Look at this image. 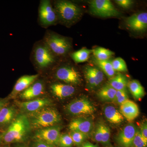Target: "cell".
Wrapping results in <instances>:
<instances>
[{"mask_svg":"<svg viewBox=\"0 0 147 147\" xmlns=\"http://www.w3.org/2000/svg\"><path fill=\"white\" fill-rule=\"evenodd\" d=\"M30 60L40 76L48 74L60 61L50 51L42 39L34 44Z\"/></svg>","mask_w":147,"mask_h":147,"instance_id":"1","label":"cell"},{"mask_svg":"<svg viewBox=\"0 0 147 147\" xmlns=\"http://www.w3.org/2000/svg\"><path fill=\"white\" fill-rule=\"evenodd\" d=\"M57 16L58 23L70 27L76 23L82 14L81 7L75 3L66 0L52 1Z\"/></svg>","mask_w":147,"mask_h":147,"instance_id":"2","label":"cell"},{"mask_svg":"<svg viewBox=\"0 0 147 147\" xmlns=\"http://www.w3.org/2000/svg\"><path fill=\"white\" fill-rule=\"evenodd\" d=\"M50 51L59 59L64 58L71 54L72 43L70 38L47 30L42 38Z\"/></svg>","mask_w":147,"mask_h":147,"instance_id":"3","label":"cell"},{"mask_svg":"<svg viewBox=\"0 0 147 147\" xmlns=\"http://www.w3.org/2000/svg\"><path fill=\"white\" fill-rule=\"evenodd\" d=\"M30 127L27 116L19 115L12 121L3 134V140L6 144L24 141L26 139Z\"/></svg>","mask_w":147,"mask_h":147,"instance_id":"4","label":"cell"},{"mask_svg":"<svg viewBox=\"0 0 147 147\" xmlns=\"http://www.w3.org/2000/svg\"><path fill=\"white\" fill-rule=\"evenodd\" d=\"M27 117L30 126L39 129L56 125L61 121V115L57 111L48 107L29 113Z\"/></svg>","mask_w":147,"mask_h":147,"instance_id":"5","label":"cell"},{"mask_svg":"<svg viewBox=\"0 0 147 147\" xmlns=\"http://www.w3.org/2000/svg\"><path fill=\"white\" fill-rule=\"evenodd\" d=\"M48 74L65 84L72 86L79 85L82 82L81 75L74 66L60 61Z\"/></svg>","mask_w":147,"mask_h":147,"instance_id":"6","label":"cell"},{"mask_svg":"<svg viewBox=\"0 0 147 147\" xmlns=\"http://www.w3.org/2000/svg\"><path fill=\"white\" fill-rule=\"evenodd\" d=\"M38 23L40 27L45 29L58 24L57 16L53 7L52 1H40Z\"/></svg>","mask_w":147,"mask_h":147,"instance_id":"7","label":"cell"},{"mask_svg":"<svg viewBox=\"0 0 147 147\" xmlns=\"http://www.w3.org/2000/svg\"><path fill=\"white\" fill-rule=\"evenodd\" d=\"M89 3L90 11L92 14L100 17H117L121 13L109 0H93Z\"/></svg>","mask_w":147,"mask_h":147,"instance_id":"8","label":"cell"},{"mask_svg":"<svg viewBox=\"0 0 147 147\" xmlns=\"http://www.w3.org/2000/svg\"><path fill=\"white\" fill-rule=\"evenodd\" d=\"M65 110L72 115L88 116L94 114L96 108L88 98L84 97L69 102L66 105Z\"/></svg>","mask_w":147,"mask_h":147,"instance_id":"9","label":"cell"},{"mask_svg":"<svg viewBox=\"0 0 147 147\" xmlns=\"http://www.w3.org/2000/svg\"><path fill=\"white\" fill-rule=\"evenodd\" d=\"M46 84L45 79L40 75L32 84L18 95L20 98L25 100H31L42 96L46 91Z\"/></svg>","mask_w":147,"mask_h":147,"instance_id":"10","label":"cell"},{"mask_svg":"<svg viewBox=\"0 0 147 147\" xmlns=\"http://www.w3.org/2000/svg\"><path fill=\"white\" fill-rule=\"evenodd\" d=\"M60 129L57 125L41 129L37 131L34 137L36 140L42 141L52 146L58 145L61 135Z\"/></svg>","mask_w":147,"mask_h":147,"instance_id":"11","label":"cell"},{"mask_svg":"<svg viewBox=\"0 0 147 147\" xmlns=\"http://www.w3.org/2000/svg\"><path fill=\"white\" fill-rule=\"evenodd\" d=\"M138 130L133 124L125 125L116 137V142L119 147H132L133 139Z\"/></svg>","mask_w":147,"mask_h":147,"instance_id":"12","label":"cell"},{"mask_svg":"<svg viewBox=\"0 0 147 147\" xmlns=\"http://www.w3.org/2000/svg\"><path fill=\"white\" fill-rule=\"evenodd\" d=\"M48 89L51 93L60 99L66 98L74 94L75 88L72 85L59 82L49 83Z\"/></svg>","mask_w":147,"mask_h":147,"instance_id":"13","label":"cell"},{"mask_svg":"<svg viewBox=\"0 0 147 147\" xmlns=\"http://www.w3.org/2000/svg\"><path fill=\"white\" fill-rule=\"evenodd\" d=\"M127 27L135 32H143L147 28V13H135L129 16L126 21Z\"/></svg>","mask_w":147,"mask_h":147,"instance_id":"14","label":"cell"},{"mask_svg":"<svg viewBox=\"0 0 147 147\" xmlns=\"http://www.w3.org/2000/svg\"><path fill=\"white\" fill-rule=\"evenodd\" d=\"M69 128L71 131H79L88 136L93 130L94 125L90 119L80 117L71 121L69 125Z\"/></svg>","mask_w":147,"mask_h":147,"instance_id":"15","label":"cell"},{"mask_svg":"<svg viewBox=\"0 0 147 147\" xmlns=\"http://www.w3.org/2000/svg\"><path fill=\"white\" fill-rule=\"evenodd\" d=\"M39 74L25 75L21 76L16 81L9 97L14 98L26 89L38 78Z\"/></svg>","mask_w":147,"mask_h":147,"instance_id":"16","label":"cell"},{"mask_svg":"<svg viewBox=\"0 0 147 147\" xmlns=\"http://www.w3.org/2000/svg\"><path fill=\"white\" fill-rule=\"evenodd\" d=\"M18 103L22 110L30 113L48 107L51 105V102L48 98H36L34 100L19 102Z\"/></svg>","mask_w":147,"mask_h":147,"instance_id":"17","label":"cell"},{"mask_svg":"<svg viewBox=\"0 0 147 147\" xmlns=\"http://www.w3.org/2000/svg\"><path fill=\"white\" fill-rule=\"evenodd\" d=\"M119 111L123 117L128 121L134 120L139 114L138 105L134 101L129 99L121 104Z\"/></svg>","mask_w":147,"mask_h":147,"instance_id":"18","label":"cell"},{"mask_svg":"<svg viewBox=\"0 0 147 147\" xmlns=\"http://www.w3.org/2000/svg\"><path fill=\"white\" fill-rule=\"evenodd\" d=\"M104 114L107 120L112 123H121L124 119L120 111L112 105L105 106L104 109Z\"/></svg>","mask_w":147,"mask_h":147,"instance_id":"19","label":"cell"},{"mask_svg":"<svg viewBox=\"0 0 147 147\" xmlns=\"http://www.w3.org/2000/svg\"><path fill=\"white\" fill-rule=\"evenodd\" d=\"M128 83L126 76L119 73L110 79L108 84L116 90H126Z\"/></svg>","mask_w":147,"mask_h":147,"instance_id":"20","label":"cell"},{"mask_svg":"<svg viewBox=\"0 0 147 147\" xmlns=\"http://www.w3.org/2000/svg\"><path fill=\"white\" fill-rule=\"evenodd\" d=\"M117 90L108 84L103 86L98 91V97L104 102H113Z\"/></svg>","mask_w":147,"mask_h":147,"instance_id":"21","label":"cell"},{"mask_svg":"<svg viewBox=\"0 0 147 147\" xmlns=\"http://www.w3.org/2000/svg\"><path fill=\"white\" fill-rule=\"evenodd\" d=\"M127 87L135 100H140L144 96V89L137 80H133L128 82Z\"/></svg>","mask_w":147,"mask_h":147,"instance_id":"22","label":"cell"},{"mask_svg":"<svg viewBox=\"0 0 147 147\" xmlns=\"http://www.w3.org/2000/svg\"><path fill=\"white\" fill-rule=\"evenodd\" d=\"M16 114L13 107H3L0 110V125H5L11 122Z\"/></svg>","mask_w":147,"mask_h":147,"instance_id":"23","label":"cell"},{"mask_svg":"<svg viewBox=\"0 0 147 147\" xmlns=\"http://www.w3.org/2000/svg\"><path fill=\"white\" fill-rule=\"evenodd\" d=\"M92 53V50L83 48L76 52H72L69 55V57L75 63H79L88 61Z\"/></svg>","mask_w":147,"mask_h":147,"instance_id":"24","label":"cell"},{"mask_svg":"<svg viewBox=\"0 0 147 147\" xmlns=\"http://www.w3.org/2000/svg\"><path fill=\"white\" fill-rule=\"evenodd\" d=\"M94 63L100 68L103 74H105L108 78H112L115 76V71L112 66L111 61L109 60L99 61L94 59Z\"/></svg>","mask_w":147,"mask_h":147,"instance_id":"25","label":"cell"},{"mask_svg":"<svg viewBox=\"0 0 147 147\" xmlns=\"http://www.w3.org/2000/svg\"><path fill=\"white\" fill-rule=\"evenodd\" d=\"M96 59L99 61L108 60L115 53L111 50L102 47H98L92 50Z\"/></svg>","mask_w":147,"mask_h":147,"instance_id":"26","label":"cell"},{"mask_svg":"<svg viewBox=\"0 0 147 147\" xmlns=\"http://www.w3.org/2000/svg\"><path fill=\"white\" fill-rule=\"evenodd\" d=\"M100 124L102 133V142L101 144L104 146L110 147L111 146L110 129L103 123H100Z\"/></svg>","mask_w":147,"mask_h":147,"instance_id":"27","label":"cell"},{"mask_svg":"<svg viewBox=\"0 0 147 147\" xmlns=\"http://www.w3.org/2000/svg\"><path fill=\"white\" fill-rule=\"evenodd\" d=\"M69 134L72 139L74 144L77 146L83 144L88 137L86 134L78 131H71Z\"/></svg>","mask_w":147,"mask_h":147,"instance_id":"28","label":"cell"},{"mask_svg":"<svg viewBox=\"0 0 147 147\" xmlns=\"http://www.w3.org/2000/svg\"><path fill=\"white\" fill-rule=\"evenodd\" d=\"M111 63L115 71L126 72L127 71L126 63L121 58H116L111 61Z\"/></svg>","mask_w":147,"mask_h":147,"instance_id":"29","label":"cell"},{"mask_svg":"<svg viewBox=\"0 0 147 147\" xmlns=\"http://www.w3.org/2000/svg\"><path fill=\"white\" fill-rule=\"evenodd\" d=\"M90 70L95 80V87H97L104 80V74L99 69L89 66Z\"/></svg>","mask_w":147,"mask_h":147,"instance_id":"30","label":"cell"},{"mask_svg":"<svg viewBox=\"0 0 147 147\" xmlns=\"http://www.w3.org/2000/svg\"><path fill=\"white\" fill-rule=\"evenodd\" d=\"M147 139L142 136L139 129L133 139L132 147H147Z\"/></svg>","mask_w":147,"mask_h":147,"instance_id":"31","label":"cell"},{"mask_svg":"<svg viewBox=\"0 0 147 147\" xmlns=\"http://www.w3.org/2000/svg\"><path fill=\"white\" fill-rule=\"evenodd\" d=\"M128 99V95L126 90L117 91L115 99L113 102L117 105H120Z\"/></svg>","mask_w":147,"mask_h":147,"instance_id":"32","label":"cell"},{"mask_svg":"<svg viewBox=\"0 0 147 147\" xmlns=\"http://www.w3.org/2000/svg\"><path fill=\"white\" fill-rule=\"evenodd\" d=\"M73 141L69 134H61L58 145L60 147H72Z\"/></svg>","mask_w":147,"mask_h":147,"instance_id":"33","label":"cell"},{"mask_svg":"<svg viewBox=\"0 0 147 147\" xmlns=\"http://www.w3.org/2000/svg\"><path fill=\"white\" fill-rule=\"evenodd\" d=\"M85 76L87 83L91 88L95 87V80L90 70L89 66H87L85 69Z\"/></svg>","mask_w":147,"mask_h":147,"instance_id":"34","label":"cell"},{"mask_svg":"<svg viewBox=\"0 0 147 147\" xmlns=\"http://www.w3.org/2000/svg\"><path fill=\"white\" fill-rule=\"evenodd\" d=\"M94 139L95 141L98 143L101 144L102 142V133L100 123L98 124L97 126L94 129Z\"/></svg>","mask_w":147,"mask_h":147,"instance_id":"35","label":"cell"},{"mask_svg":"<svg viewBox=\"0 0 147 147\" xmlns=\"http://www.w3.org/2000/svg\"><path fill=\"white\" fill-rule=\"evenodd\" d=\"M115 2L118 5L124 9L129 8L134 4V2L131 0H117Z\"/></svg>","mask_w":147,"mask_h":147,"instance_id":"36","label":"cell"},{"mask_svg":"<svg viewBox=\"0 0 147 147\" xmlns=\"http://www.w3.org/2000/svg\"><path fill=\"white\" fill-rule=\"evenodd\" d=\"M140 133L143 137L147 139V123L146 122L143 123L140 126V130H139Z\"/></svg>","mask_w":147,"mask_h":147,"instance_id":"37","label":"cell"},{"mask_svg":"<svg viewBox=\"0 0 147 147\" xmlns=\"http://www.w3.org/2000/svg\"><path fill=\"white\" fill-rule=\"evenodd\" d=\"M32 147H54L53 146L47 143L42 142V141H39V140H36L34 142Z\"/></svg>","mask_w":147,"mask_h":147,"instance_id":"38","label":"cell"},{"mask_svg":"<svg viewBox=\"0 0 147 147\" xmlns=\"http://www.w3.org/2000/svg\"><path fill=\"white\" fill-rule=\"evenodd\" d=\"M80 147H98L96 145L93 144L89 142H85Z\"/></svg>","mask_w":147,"mask_h":147,"instance_id":"39","label":"cell"},{"mask_svg":"<svg viewBox=\"0 0 147 147\" xmlns=\"http://www.w3.org/2000/svg\"><path fill=\"white\" fill-rule=\"evenodd\" d=\"M5 105V103L4 102L0 100V110L4 107Z\"/></svg>","mask_w":147,"mask_h":147,"instance_id":"40","label":"cell"},{"mask_svg":"<svg viewBox=\"0 0 147 147\" xmlns=\"http://www.w3.org/2000/svg\"><path fill=\"white\" fill-rule=\"evenodd\" d=\"M1 135H0V142H1Z\"/></svg>","mask_w":147,"mask_h":147,"instance_id":"41","label":"cell"},{"mask_svg":"<svg viewBox=\"0 0 147 147\" xmlns=\"http://www.w3.org/2000/svg\"><path fill=\"white\" fill-rule=\"evenodd\" d=\"M19 147H23V146H20Z\"/></svg>","mask_w":147,"mask_h":147,"instance_id":"42","label":"cell"}]
</instances>
